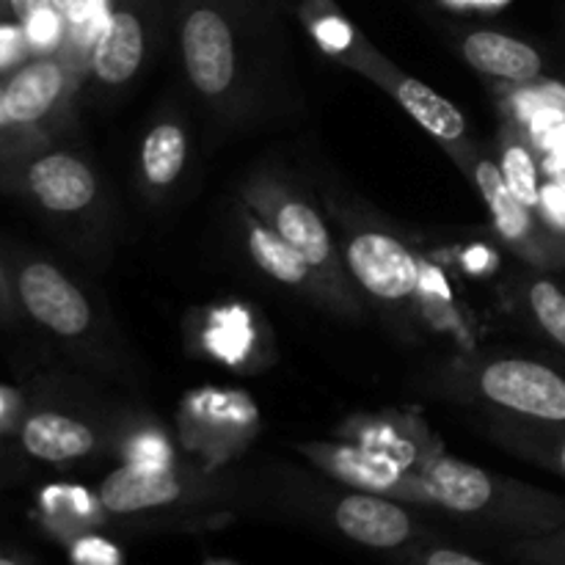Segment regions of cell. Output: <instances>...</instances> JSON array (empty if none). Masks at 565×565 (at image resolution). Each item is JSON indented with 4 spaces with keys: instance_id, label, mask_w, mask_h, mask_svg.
Masks as SVG:
<instances>
[{
    "instance_id": "4fadbf2b",
    "label": "cell",
    "mask_w": 565,
    "mask_h": 565,
    "mask_svg": "<svg viewBox=\"0 0 565 565\" xmlns=\"http://www.w3.org/2000/svg\"><path fill=\"white\" fill-rule=\"evenodd\" d=\"M475 180H478L480 193H483L486 204H489L491 215H494L497 230L513 243L533 241L535 224L530 207L519 202L516 193L508 188L500 166H494L491 160H480L478 169H475Z\"/></svg>"
},
{
    "instance_id": "d4e9b609",
    "label": "cell",
    "mask_w": 565,
    "mask_h": 565,
    "mask_svg": "<svg viewBox=\"0 0 565 565\" xmlns=\"http://www.w3.org/2000/svg\"><path fill=\"white\" fill-rule=\"evenodd\" d=\"M31 55V44H28L20 22L0 17V75L3 72H17Z\"/></svg>"
},
{
    "instance_id": "1f68e13d",
    "label": "cell",
    "mask_w": 565,
    "mask_h": 565,
    "mask_svg": "<svg viewBox=\"0 0 565 565\" xmlns=\"http://www.w3.org/2000/svg\"><path fill=\"white\" fill-rule=\"evenodd\" d=\"M14 395H11V390H3L0 386V434H3L6 428L11 425V419H14Z\"/></svg>"
},
{
    "instance_id": "52a82bcc",
    "label": "cell",
    "mask_w": 565,
    "mask_h": 565,
    "mask_svg": "<svg viewBox=\"0 0 565 565\" xmlns=\"http://www.w3.org/2000/svg\"><path fill=\"white\" fill-rule=\"evenodd\" d=\"M185 500V486L166 469L130 461L99 483L97 502L110 516H138L174 508Z\"/></svg>"
},
{
    "instance_id": "603a6c76",
    "label": "cell",
    "mask_w": 565,
    "mask_h": 565,
    "mask_svg": "<svg viewBox=\"0 0 565 565\" xmlns=\"http://www.w3.org/2000/svg\"><path fill=\"white\" fill-rule=\"evenodd\" d=\"M39 147V132L31 127L17 125L14 116L9 114V105H6V92L3 83H0V163H20L28 152Z\"/></svg>"
},
{
    "instance_id": "7c38bea8",
    "label": "cell",
    "mask_w": 565,
    "mask_h": 565,
    "mask_svg": "<svg viewBox=\"0 0 565 565\" xmlns=\"http://www.w3.org/2000/svg\"><path fill=\"white\" fill-rule=\"evenodd\" d=\"M463 58L478 72L511 83H533L544 72V58L533 44L500 31H472L463 39Z\"/></svg>"
},
{
    "instance_id": "ac0fdd59",
    "label": "cell",
    "mask_w": 565,
    "mask_h": 565,
    "mask_svg": "<svg viewBox=\"0 0 565 565\" xmlns=\"http://www.w3.org/2000/svg\"><path fill=\"white\" fill-rule=\"evenodd\" d=\"M331 469H334L342 480L370 491V494H381V491L401 483L397 467L386 463L381 456H367V452L359 450L337 452V456L331 458Z\"/></svg>"
},
{
    "instance_id": "8fae6325",
    "label": "cell",
    "mask_w": 565,
    "mask_h": 565,
    "mask_svg": "<svg viewBox=\"0 0 565 565\" xmlns=\"http://www.w3.org/2000/svg\"><path fill=\"white\" fill-rule=\"evenodd\" d=\"M22 450L44 463H66L86 458L97 436L86 423L58 412H36L20 428Z\"/></svg>"
},
{
    "instance_id": "ba28073f",
    "label": "cell",
    "mask_w": 565,
    "mask_h": 565,
    "mask_svg": "<svg viewBox=\"0 0 565 565\" xmlns=\"http://www.w3.org/2000/svg\"><path fill=\"white\" fill-rule=\"evenodd\" d=\"M3 92L9 114L14 116L17 125L36 130V125H42L64 97V64H58L55 55H36V58L25 61L17 72H11L9 81L3 83Z\"/></svg>"
},
{
    "instance_id": "cb8c5ba5",
    "label": "cell",
    "mask_w": 565,
    "mask_h": 565,
    "mask_svg": "<svg viewBox=\"0 0 565 565\" xmlns=\"http://www.w3.org/2000/svg\"><path fill=\"white\" fill-rule=\"evenodd\" d=\"M513 557L522 565H565V527L519 541Z\"/></svg>"
},
{
    "instance_id": "44dd1931",
    "label": "cell",
    "mask_w": 565,
    "mask_h": 565,
    "mask_svg": "<svg viewBox=\"0 0 565 565\" xmlns=\"http://www.w3.org/2000/svg\"><path fill=\"white\" fill-rule=\"evenodd\" d=\"M527 298L541 329L550 334V340L565 348V292L555 281L539 279L530 285Z\"/></svg>"
},
{
    "instance_id": "484cf974",
    "label": "cell",
    "mask_w": 565,
    "mask_h": 565,
    "mask_svg": "<svg viewBox=\"0 0 565 565\" xmlns=\"http://www.w3.org/2000/svg\"><path fill=\"white\" fill-rule=\"evenodd\" d=\"M72 565H121V555L114 544L97 535H81L70 550Z\"/></svg>"
},
{
    "instance_id": "4dcf8cb0",
    "label": "cell",
    "mask_w": 565,
    "mask_h": 565,
    "mask_svg": "<svg viewBox=\"0 0 565 565\" xmlns=\"http://www.w3.org/2000/svg\"><path fill=\"white\" fill-rule=\"evenodd\" d=\"M50 0H9V14L11 20L22 22L28 14H33L36 9H42V6H47Z\"/></svg>"
},
{
    "instance_id": "836d02e7",
    "label": "cell",
    "mask_w": 565,
    "mask_h": 565,
    "mask_svg": "<svg viewBox=\"0 0 565 565\" xmlns=\"http://www.w3.org/2000/svg\"><path fill=\"white\" fill-rule=\"evenodd\" d=\"M0 565H31V563L20 555H11V552H0Z\"/></svg>"
},
{
    "instance_id": "7a4b0ae2",
    "label": "cell",
    "mask_w": 565,
    "mask_h": 565,
    "mask_svg": "<svg viewBox=\"0 0 565 565\" xmlns=\"http://www.w3.org/2000/svg\"><path fill=\"white\" fill-rule=\"evenodd\" d=\"M20 307L58 337H81L92 326V307L86 296L44 259H31L14 279Z\"/></svg>"
},
{
    "instance_id": "d590c367",
    "label": "cell",
    "mask_w": 565,
    "mask_h": 565,
    "mask_svg": "<svg viewBox=\"0 0 565 565\" xmlns=\"http://www.w3.org/2000/svg\"><path fill=\"white\" fill-rule=\"evenodd\" d=\"M6 11H9V0H0V17H3Z\"/></svg>"
},
{
    "instance_id": "4316f807",
    "label": "cell",
    "mask_w": 565,
    "mask_h": 565,
    "mask_svg": "<svg viewBox=\"0 0 565 565\" xmlns=\"http://www.w3.org/2000/svg\"><path fill=\"white\" fill-rule=\"evenodd\" d=\"M408 565H491L469 552L450 550V546H430V550L414 552Z\"/></svg>"
},
{
    "instance_id": "83f0119b",
    "label": "cell",
    "mask_w": 565,
    "mask_h": 565,
    "mask_svg": "<svg viewBox=\"0 0 565 565\" xmlns=\"http://www.w3.org/2000/svg\"><path fill=\"white\" fill-rule=\"evenodd\" d=\"M539 207H541V213H544V218L550 221L555 230L565 232V185L563 182L552 180L541 188Z\"/></svg>"
},
{
    "instance_id": "8d00e7d4",
    "label": "cell",
    "mask_w": 565,
    "mask_h": 565,
    "mask_svg": "<svg viewBox=\"0 0 565 565\" xmlns=\"http://www.w3.org/2000/svg\"><path fill=\"white\" fill-rule=\"evenodd\" d=\"M207 565H232V563H224V561H218V563H207Z\"/></svg>"
},
{
    "instance_id": "e0dca14e",
    "label": "cell",
    "mask_w": 565,
    "mask_h": 565,
    "mask_svg": "<svg viewBox=\"0 0 565 565\" xmlns=\"http://www.w3.org/2000/svg\"><path fill=\"white\" fill-rule=\"evenodd\" d=\"M248 252H252L254 263L265 270L268 276H274L276 281H285V285H301L309 276L312 265L279 235V232L268 230H252L248 237Z\"/></svg>"
},
{
    "instance_id": "2e32d148",
    "label": "cell",
    "mask_w": 565,
    "mask_h": 565,
    "mask_svg": "<svg viewBox=\"0 0 565 565\" xmlns=\"http://www.w3.org/2000/svg\"><path fill=\"white\" fill-rule=\"evenodd\" d=\"M188 143L185 132L177 125H160L143 141L141 163L143 174L154 188H166L180 177L182 166H185Z\"/></svg>"
},
{
    "instance_id": "30bf717a",
    "label": "cell",
    "mask_w": 565,
    "mask_h": 565,
    "mask_svg": "<svg viewBox=\"0 0 565 565\" xmlns=\"http://www.w3.org/2000/svg\"><path fill=\"white\" fill-rule=\"evenodd\" d=\"M143 22L130 3L110 9L108 22L92 47V70L108 86L127 83L143 61Z\"/></svg>"
},
{
    "instance_id": "3957f363",
    "label": "cell",
    "mask_w": 565,
    "mask_h": 565,
    "mask_svg": "<svg viewBox=\"0 0 565 565\" xmlns=\"http://www.w3.org/2000/svg\"><path fill=\"white\" fill-rule=\"evenodd\" d=\"M182 61L196 92L218 97L235 81V36L213 6H193L182 22Z\"/></svg>"
},
{
    "instance_id": "9a60e30c",
    "label": "cell",
    "mask_w": 565,
    "mask_h": 565,
    "mask_svg": "<svg viewBox=\"0 0 565 565\" xmlns=\"http://www.w3.org/2000/svg\"><path fill=\"white\" fill-rule=\"evenodd\" d=\"M276 232L307 259L312 268L326 265L331 257V241L326 232L323 221L315 213L309 204L303 202H287L281 204L276 213Z\"/></svg>"
},
{
    "instance_id": "d6a6232c",
    "label": "cell",
    "mask_w": 565,
    "mask_h": 565,
    "mask_svg": "<svg viewBox=\"0 0 565 565\" xmlns=\"http://www.w3.org/2000/svg\"><path fill=\"white\" fill-rule=\"evenodd\" d=\"M546 171L552 174V180L563 182V185H565V154H552L550 152V160H546Z\"/></svg>"
},
{
    "instance_id": "277c9868",
    "label": "cell",
    "mask_w": 565,
    "mask_h": 565,
    "mask_svg": "<svg viewBox=\"0 0 565 565\" xmlns=\"http://www.w3.org/2000/svg\"><path fill=\"white\" fill-rule=\"evenodd\" d=\"M329 516L337 533L375 552H401L417 541V522L412 513L370 491L340 497Z\"/></svg>"
},
{
    "instance_id": "ffe728a7",
    "label": "cell",
    "mask_w": 565,
    "mask_h": 565,
    "mask_svg": "<svg viewBox=\"0 0 565 565\" xmlns=\"http://www.w3.org/2000/svg\"><path fill=\"white\" fill-rule=\"evenodd\" d=\"M502 177H505L508 188L516 193V199L527 207H539L541 199V182H539V166H535L533 154L522 143H511L502 152Z\"/></svg>"
},
{
    "instance_id": "e575fe53",
    "label": "cell",
    "mask_w": 565,
    "mask_h": 565,
    "mask_svg": "<svg viewBox=\"0 0 565 565\" xmlns=\"http://www.w3.org/2000/svg\"><path fill=\"white\" fill-rule=\"evenodd\" d=\"M552 458H555V467L565 475V439H561V445L555 447V456H552Z\"/></svg>"
},
{
    "instance_id": "5b68a950",
    "label": "cell",
    "mask_w": 565,
    "mask_h": 565,
    "mask_svg": "<svg viewBox=\"0 0 565 565\" xmlns=\"http://www.w3.org/2000/svg\"><path fill=\"white\" fill-rule=\"evenodd\" d=\"M345 259L359 285L384 301H403L419 285L417 259L406 252L403 243L381 232H362L353 237Z\"/></svg>"
},
{
    "instance_id": "f546056e",
    "label": "cell",
    "mask_w": 565,
    "mask_h": 565,
    "mask_svg": "<svg viewBox=\"0 0 565 565\" xmlns=\"http://www.w3.org/2000/svg\"><path fill=\"white\" fill-rule=\"evenodd\" d=\"M539 141L544 143V149H550L552 154H565V119L561 121V125L552 127L546 136H541Z\"/></svg>"
},
{
    "instance_id": "7402d4cb",
    "label": "cell",
    "mask_w": 565,
    "mask_h": 565,
    "mask_svg": "<svg viewBox=\"0 0 565 565\" xmlns=\"http://www.w3.org/2000/svg\"><path fill=\"white\" fill-rule=\"evenodd\" d=\"M33 55H53L66 42V22L53 3L42 6L20 22Z\"/></svg>"
},
{
    "instance_id": "8992f818",
    "label": "cell",
    "mask_w": 565,
    "mask_h": 565,
    "mask_svg": "<svg viewBox=\"0 0 565 565\" xmlns=\"http://www.w3.org/2000/svg\"><path fill=\"white\" fill-rule=\"evenodd\" d=\"M20 171L25 191L47 213H81L97 196V180L92 169L70 152L36 154Z\"/></svg>"
},
{
    "instance_id": "9c48e42d",
    "label": "cell",
    "mask_w": 565,
    "mask_h": 565,
    "mask_svg": "<svg viewBox=\"0 0 565 565\" xmlns=\"http://www.w3.org/2000/svg\"><path fill=\"white\" fill-rule=\"evenodd\" d=\"M423 491L430 502L458 516H486L494 502L497 483L472 463L439 458L425 469Z\"/></svg>"
},
{
    "instance_id": "f1b7e54d",
    "label": "cell",
    "mask_w": 565,
    "mask_h": 565,
    "mask_svg": "<svg viewBox=\"0 0 565 565\" xmlns=\"http://www.w3.org/2000/svg\"><path fill=\"white\" fill-rule=\"evenodd\" d=\"M17 292H14V285L9 281V276H6L3 270V263H0V320H11L17 312Z\"/></svg>"
},
{
    "instance_id": "6da1fadb",
    "label": "cell",
    "mask_w": 565,
    "mask_h": 565,
    "mask_svg": "<svg viewBox=\"0 0 565 565\" xmlns=\"http://www.w3.org/2000/svg\"><path fill=\"white\" fill-rule=\"evenodd\" d=\"M480 390L497 406L541 423L565 425V375L533 359H502L480 375Z\"/></svg>"
},
{
    "instance_id": "d6986e66",
    "label": "cell",
    "mask_w": 565,
    "mask_h": 565,
    "mask_svg": "<svg viewBox=\"0 0 565 565\" xmlns=\"http://www.w3.org/2000/svg\"><path fill=\"white\" fill-rule=\"evenodd\" d=\"M66 22V42L92 53L110 17L108 0H50Z\"/></svg>"
},
{
    "instance_id": "5bb4252c",
    "label": "cell",
    "mask_w": 565,
    "mask_h": 565,
    "mask_svg": "<svg viewBox=\"0 0 565 565\" xmlns=\"http://www.w3.org/2000/svg\"><path fill=\"white\" fill-rule=\"evenodd\" d=\"M397 99L417 125H423L430 136L441 138V141H456L467 130V119H463L461 110L425 83L401 81L397 83Z\"/></svg>"
}]
</instances>
